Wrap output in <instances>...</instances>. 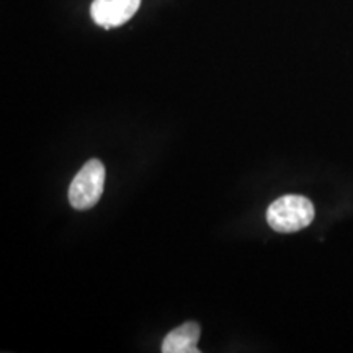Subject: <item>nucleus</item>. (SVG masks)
Listing matches in <instances>:
<instances>
[{"label":"nucleus","instance_id":"obj_4","mask_svg":"<svg viewBox=\"0 0 353 353\" xmlns=\"http://www.w3.org/2000/svg\"><path fill=\"white\" fill-rule=\"evenodd\" d=\"M201 329L196 322H185L183 325L172 330L162 342L164 353H198V341H200Z\"/></svg>","mask_w":353,"mask_h":353},{"label":"nucleus","instance_id":"obj_2","mask_svg":"<svg viewBox=\"0 0 353 353\" xmlns=\"http://www.w3.org/2000/svg\"><path fill=\"white\" fill-rule=\"evenodd\" d=\"M105 185V167L99 159H92L83 164L74 176L69 187V203L79 211L90 210L99 203Z\"/></svg>","mask_w":353,"mask_h":353},{"label":"nucleus","instance_id":"obj_3","mask_svg":"<svg viewBox=\"0 0 353 353\" xmlns=\"http://www.w3.org/2000/svg\"><path fill=\"white\" fill-rule=\"evenodd\" d=\"M139 7L141 0H94L90 15L97 25L110 30L131 20Z\"/></svg>","mask_w":353,"mask_h":353},{"label":"nucleus","instance_id":"obj_1","mask_svg":"<svg viewBox=\"0 0 353 353\" xmlns=\"http://www.w3.org/2000/svg\"><path fill=\"white\" fill-rule=\"evenodd\" d=\"M314 219V206L301 195H285L268 206L267 223L276 232H296Z\"/></svg>","mask_w":353,"mask_h":353}]
</instances>
